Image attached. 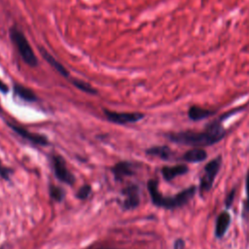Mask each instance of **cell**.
<instances>
[{
	"label": "cell",
	"instance_id": "obj_21",
	"mask_svg": "<svg viewBox=\"0 0 249 249\" xmlns=\"http://www.w3.org/2000/svg\"><path fill=\"white\" fill-rule=\"evenodd\" d=\"M235 193H236L235 189H232V190L227 195V196H226L225 205H226V207H227L228 209L231 206V204H232V202H233V199H234V196H235Z\"/></svg>",
	"mask_w": 249,
	"mask_h": 249
},
{
	"label": "cell",
	"instance_id": "obj_5",
	"mask_svg": "<svg viewBox=\"0 0 249 249\" xmlns=\"http://www.w3.org/2000/svg\"><path fill=\"white\" fill-rule=\"evenodd\" d=\"M103 112L110 122L119 124L136 123L144 118V114L139 112H115L108 109H104Z\"/></svg>",
	"mask_w": 249,
	"mask_h": 249
},
{
	"label": "cell",
	"instance_id": "obj_17",
	"mask_svg": "<svg viewBox=\"0 0 249 249\" xmlns=\"http://www.w3.org/2000/svg\"><path fill=\"white\" fill-rule=\"evenodd\" d=\"M70 81H71V83H72L76 88H78L79 89H81V90H83V91H85V92H87V93L95 94V93L97 92V90H96L94 88H92L89 84H88V83H86V82H84V81H82V80H79V79H71Z\"/></svg>",
	"mask_w": 249,
	"mask_h": 249
},
{
	"label": "cell",
	"instance_id": "obj_1",
	"mask_svg": "<svg viewBox=\"0 0 249 249\" xmlns=\"http://www.w3.org/2000/svg\"><path fill=\"white\" fill-rule=\"evenodd\" d=\"M226 135V129L222 124L221 120H214L207 124L204 130H184L177 132H169L165 137L173 143L193 146L205 147L220 142Z\"/></svg>",
	"mask_w": 249,
	"mask_h": 249
},
{
	"label": "cell",
	"instance_id": "obj_10",
	"mask_svg": "<svg viewBox=\"0 0 249 249\" xmlns=\"http://www.w3.org/2000/svg\"><path fill=\"white\" fill-rule=\"evenodd\" d=\"M188 171H189V167L186 164L163 166L161 168V175L165 181H171L178 176L186 174Z\"/></svg>",
	"mask_w": 249,
	"mask_h": 249
},
{
	"label": "cell",
	"instance_id": "obj_7",
	"mask_svg": "<svg viewBox=\"0 0 249 249\" xmlns=\"http://www.w3.org/2000/svg\"><path fill=\"white\" fill-rule=\"evenodd\" d=\"M124 199L123 205L125 209H134L140 203L139 189L136 185H129L123 190Z\"/></svg>",
	"mask_w": 249,
	"mask_h": 249
},
{
	"label": "cell",
	"instance_id": "obj_9",
	"mask_svg": "<svg viewBox=\"0 0 249 249\" xmlns=\"http://www.w3.org/2000/svg\"><path fill=\"white\" fill-rule=\"evenodd\" d=\"M10 127L15 131L17 132L19 136L27 139L28 141L32 142V143H35V144H38V145H47L48 144V140L45 136H42V135H39V134H35V133H32V132H29L28 130L20 127V126H18L16 124H9Z\"/></svg>",
	"mask_w": 249,
	"mask_h": 249
},
{
	"label": "cell",
	"instance_id": "obj_3",
	"mask_svg": "<svg viewBox=\"0 0 249 249\" xmlns=\"http://www.w3.org/2000/svg\"><path fill=\"white\" fill-rule=\"evenodd\" d=\"M10 38H11L12 43L17 48V50H18L20 57L24 61V63L31 67L37 66L38 65L37 56L35 55V53L30 45L29 41L23 34V32L20 29H18V27L13 26L10 28Z\"/></svg>",
	"mask_w": 249,
	"mask_h": 249
},
{
	"label": "cell",
	"instance_id": "obj_8",
	"mask_svg": "<svg viewBox=\"0 0 249 249\" xmlns=\"http://www.w3.org/2000/svg\"><path fill=\"white\" fill-rule=\"evenodd\" d=\"M231 218L228 211H223L218 215L215 223V236L217 238H222L226 234L231 225Z\"/></svg>",
	"mask_w": 249,
	"mask_h": 249
},
{
	"label": "cell",
	"instance_id": "obj_13",
	"mask_svg": "<svg viewBox=\"0 0 249 249\" xmlns=\"http://www.w3.org/2000/svg\"><path fill=\"white\" fill-rule=\"evenodd\" d=\"M112 171L117 180H122L125 176H129L133 173V167L131 163L127 161H121L114 165Z\"/></svg>",
	"mask_w": 249,
	"mask_h": 249
},
{
	"label": "cell",
	"instance_id": "obj_19",
	"mask_svg": "<svg viewBox=\"0 0 249 249\" xmlns=\"http://www.w3.org/2000/svg\"><path fill=\"white\" fill-rule=\"evenodd\" d=\"M50 195L54 200H57V201H60L64 197L63 190L59 187H56V186H51Z\"/></svg>",
	"mask_w": 249,
	"mask_h": 249
},
{
	"label": "cell",
	"instance_id": "obj_18",
	"mask_svg": "<svg viewBox=\"0 0 249 249\" xmlns=\"http://www.w3.org/2000/svg\"><path fill=\"white\" fill-rule=\"evenodd\" d=\"M245 190H246V199L243 203V208H242V216L243 217H246L247 215H249V172L246 175Z\"/></svg>",
	"mask_w": 249,
	"mask_h": 249
},
{
	"label": "cell",
	"instance_id": "obj_22",
	"mask_svg": "<svg viewBox=\"0 0 249 249\" xmlns=\"http://www.w3.org/2000/svg\"><path fill=\"white\" fill-rule=\"evenodd\" d=\"M185 241L182 238H177L173 243V249H185Z\"/></svg>",
	"mask_w": 249,
	"mask_h": 249
},
{
	"label": "cell",
	"instance_id": "obj_2",
	"mask_svg": "<svg viewBox=\"0 0 249 249\" xmlns=\"http://www.w3.org/2000/svg\"><path fill=\"white\" fill-rule=\"evenodd\" d=\"M147 188H148L152 202L155 205L165 208V209H175V208H179L186 205L194 197L196 192V187L191 186L189 188L184 189L183 191H181L180 193L174 196H162V194L160 192L158 182L153 179L148 181Z\"/></svg>",
	"mask_w": 249,
	"mask_h": 249
},
{
	"label": "cell",
	"instance_id": "obj_4",
	"mask_svg": "<svg viewBox=\"0 0 249 249\" xmlns=\"http://www.w3.org/2000/svg\"><path fill=\"white\" fill-rule=\"evenodd\" d=\"M222 164V157L218 156L214 158L212 160L207 162L203 169V174L199 181V192L200 194H205L209 192L213 186L214 180L220 170Z\"/></svg>",
	"mask_w": 249,
	"mask_h": 249
},
{
	"label": "cell",
	"instance_id": "obj_11",
	"mask_svg": "<svg viewBox=\"0 0 249 249\" xmlns=\"http://www.w3.org/2000/svg\"><path fill=\"white\" fill-rule=\"evenodd\" d=\"M39 51L41 52V53H42L43 57L46 59V61H47L56 72H58V74H60L61 76H63V77L66 78V79H70V80H71L70 74H69L68 70H67L59 61H57V60H56L50 53H48L44 48L40 47V48H39Z\"/></svg>",
	"mask_w": 249,
	"mask_h": 249
},
{
	"label": "cell",
	"instance_id": "obj_15",
	"mask_svg": "<svg viewBox=\"0 0 249 249\" xmlns=\"http://www.w3.org/2000/svg\"><path fill=\"white\" fill-rule=\"evenodd\" d=\"M146 153L148 155L158 157V158H160L161 160H170L173 156L172 151L170 150V148L168 146H155V147L147 149Z\"/></svg>",
	"mask_w": 249,
	"mask_h": 249
},
{
	"label": "cell",
	"instance_id": "obj_14",
	"mask_svg": "<svg viewBox=\"0 0 249 249\" xmlns=\"http://www.w3.org/2000/svg\"><path fill=\"white\" fill-rule=\"evenodd\" d=\"M214 112L209 110V109H205L196 105H193L190 107L189 111H188V117L195 122L197 121H201L204 120L206 118H208L209 116H211Z\"/></svg>",
	"mask_w": 249,
	"mask_h": 249
},
{
	"label": "cell",
	"instance_id": "obj_6",
	"mask_svg": "<svg viewBox=\"0 0 249 249\" xmlns=\"http://www.w3.org/2000/svg\"><path fill=\"white\" fill-rule=\"evenodd\" d=\"M53 166L55 173V176L62 182L72 185L75 182V178L73 174L68 170L66 163L60 156H54L53 158Z\"/></svg>",
	"mask_w": 249,
	"mask_h": 249
},
{
	"label": "cell",
	"instance_id": "obj_12",
	"mask_svg": "<svg viewBox=\"0 0 249 249\" xmlns=\"http://www.w3.org/2000/svg\"><path fill=\"white\" fill-rule=\"evenodd\" d=\"M206 159H207V153L205 152V150H203L200 147H195L194 149L187 151L182 156L183 160L187 162H192V163H198L203 161Z\"/></svg>",
	"mask_w": 249,
	"mask_h": 249
},
{
	"label": "cell",
	"instance_id": "obj_20",
	"mask_svg": "<svg viewBox=\"0 0 249 249\" xmlns=\"http://www.w3.org/2000/svg\"><path fill=\"white\" fill-rule=\"evenodd\" d=\"M90 194V186L89 185H84L78 192L77 194V196L80 198V199H86Z\"/></svg>",
	"mask_w": 249,
	"mask_h": 249
},
{
	"label": "cell",
	"instance_id": "obj_16",
	"mask_svg": "<svg viewBox=\"0 0 249 249\" xmlns=\"http://www.w3.org/2000/svg\"><path fill=\"white\" fill-rule=\"evenodd\" d=\"M14 91L15 93L21 99L25 100V101H28V102H33L37 99L36 97V94L28 88L26 87H23L22 85H18L16 84L14 86Z\"/></svg>",
	"mask_w": 249,
	"mask_h": 249
},
{
	"label": "cell",
	"instance_id": "obj_23",
	"mask_svg": "<svg viewBox=\"0 0 249 249\" xmlns=\"http://www.w3.org/2000/svg\"><path fill=\"white\" fill-rule=\"evenodd\" d=\"M9 173H10V170L8 168H6L5 166H3L0 162V175L5 178V179H8L9 178Z\"/></svg>",
	"mask_w": 249,
	"mask_h": 249
},
{
	"label": "cell",
	"instance_id": "obj_24",
	"mask_svg": "<svg viewBox=\"0 0 249 249\" xmlns=\"http://www.w3.org/2000/svg\"><path fill=\"white\" fill-rule=\"evenodd\" d=\"M8 90H9V88H8V86L0 79V91H2V92H8Z\"/></svg>",
	"mask_w": 249,
	"mask_h": 249
}]
</instances>
